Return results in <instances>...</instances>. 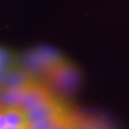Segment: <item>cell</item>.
Segmentation results:
<instances>
[{
  "mask_svg": "<svg viewBox=\"0 0 129 129\" xmlns=\"http://www.w3.org/2000/svg\"><path fill=\"white\" fill-rule=\"evenodd\" d=\"M51 91L45 86L37 83L23 85V93L18 106L24 111L30 110L54 98Z\"/></svg>",
  "mask_w": 129,
  "mask_h": 129,
  "instance_id": "cell-1",
  "label": "cell"
},
{
  "mask_svg": "<svg viewBox=\"0 0 129 129\" xmlns=\"http://www.w3.org/2000/svg\"><path fill=\"white\" fill-rule=\"evenodd\" d=\"M28 123L47 118L54 115L68 112L62 103L55 97L30 110L25 111Z\"/></svg>",
  "mask_w": 129,
  "mask_h": 129,
  "instance_id": "cell-2",
  "label": "cell"
},
{
  "mask_svg": "<svg viewBox=\"0 0 129 129\" xmlns=\"http://www.w3.org/2000/svg\"><path fill=\"white\" fill-rule=\"evenodd\" d=\"M7 117L9 125L27 127L28 120L26 112L18 105H9L2 109Z\"/></svg>",
  "mask_w": 129,
  "mask_h": 129,
  "instance_id": "cell-3",
  "label": "cell"
},
{
  "mask_svg": "<svg viewBox=\"0 0 129 129\" xmlns=\"http://www.w3.org/2000/svg\"><path fill=\"white\" fill-rule=\"evenodd\" d=\"M68 117V112L62 113L42 120L29 123L26 129H55Z\"/></svg>",
  "mask_w": 129,
  "mask_h": 129,
  "instance_id": "cell-4",
  "label": "cell"
},
{
  "mask_svg": "<svg viewBox=\"0 0 129 129\" xmlns=\"http://www.w3.org/2000/svg\"><path fill=\"white\" fill-rule=\"evenodd\" d=\"M55 129H75V128L73 123L72 122L69 116L66 120L61 123L59 125H57Z\"/></svg>",
  "mask_w": 129,
  "mask_h": 129,
  "instance_id": "cell-5",
  "label": "cell"
},
{
  "mask_svg": "<svg viewBox=\"0 0 129 129\" xmlns=\"http://www.w3.org/2000/svg\"><path fill=\"white\" fill-rule=\"evenodd\" d=\"M9 125L7 117L5 113L1 109L0 110V129H5Z\"/></svg>",
  "mask_w": 129,
  "mask_h": 129,
  "instance_id": "cell-6",
  "label": "cell"
},
{
  "mask_svg": "<svg viewBox=\"0 0 129 129\" xmlns=\"http://www.w3.org/2000/svg\"><path fill=\"white\" fill-rule=\"evenodd\" d=\"M5 129H26V127H22V126H17V125H8L7 127Z\"/></svg>",
  "mask_w": 129,
  "mask_h": 129,
  "instance_id": "cell-7",
  "label": "cell"
}]
</instances>
